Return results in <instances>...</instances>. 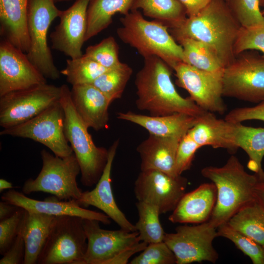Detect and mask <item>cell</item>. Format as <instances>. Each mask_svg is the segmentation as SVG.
<instances>
[{
	"label": "cell",
	"mask_w": 264,
	"mask_h": 264,
	"mask_svg": "<svg viewBox=\"0 0 264 264\" xmlns=\"http://www.w3.org/2000/svg\"><path fill=\"white\" fill-rule=\"evenodd\" d=\"M217 198L215 185L204 183L183 196L168 220L173 223L199 224L209 220Z\"/></svg>",
	"instance_id": "20"
},
{
	"label": "cell",
	"mask_w": 264,
	"mask_h": 264,
	"mask_svg": "<svg viewBox=\"0 0 264 264\" xmlns=\"http://www.w3.org/2000/svg\"><path fill=\"white\" fill-rule=\"evenodd\" d=\"M261 5H264V0H260Z\"/></svg>",
	"instance_id": "49"
},
{
	"label": "cell",
	"mask_w": 264,
	"mask_h": 264,
	"mask_svg": "<svg viewBox=\"0 0 264 264\" xmlns=\"http://www.w3.org/2000/svg\"><path fill=\"white\" fill-rule=\"evenodd\" d=\"M100 221L83 219L87 248L83 264H107L110 260L141 242L137 231L101 228Z\"/></svg>",
	"instance_id": "15"
},
{
	"label": "cell",
	"mask_w": 264,
	"mask_h": 264,
	"mask_svg": "<svg viewBox=\"0 0 264 264\" xmlns=\"http://www.w3.org/2000/svg\"><path fill=\"white\" fill-rule=\"evenodd\" d=\"M233 141L237 149L240 148L247 154L249 157L248 168L257 175L263 173L262 164L264 157V128L234 123Z\"/></svg>",
	"instance_id": "28"
},
{
	"label": "cell",
	"mask_w": 264,
	"mask_h": 264,
	"mask_svg": "<svg viewBox=\"0 0 264 264\" xmlns=\"http://www.w3.org/2000/svg\"><path fill=\"white\" fill-rule=\"evenodd\" d=\"M144 59L135 79L138 110L148 111L151 116L183 113L199 117L207 112L190 97L178 93L171 79L173 69L166 63L155 56Z\"/></svg>",
	"instance_id": "1"
},
{
	"label": "cell",
	"mask_w": 264,
	"mask_h": 264,
	"mask_svg": "<svg viewBox=\"0 0 264 264\" xmlns=\"http://www.w3.org/2000/svg\"><path fill=\"white\" fill-rule=\"evenodd\" d=\"M60 103L64 111V133L80 168L81 181L91 187L100 178L106 166L109 151L95 145L89 128L76 110L66 85L61 87Z\"/></svg>",
	"instance_id": "5"
},
{
	"label": "cell",
	"mask_w": 264,
	"mask_h": 264,
	"mask_svg": "<svg viewBox=\"0 0 264 264\" xmlns=\"http://www.w3.org/2000/svg\"><path fill=\"white\" fill-rule=\"evenodd\" d=\"M55 3L56 2H60L63 1H66L68 0H53Z\"/></svg>",
	"instance_id": "48"
},
{
	"label": "cell",
	"mask_w": 264,
	"mask_h": 264,
	"mask_svg": "<svg viewBox=\"0 0 264 264\" xmlns=\"http://www.w3.org/2000/svg\"><path fill=\"white\" fill-rule=\"evenodd\" d=\"M55 217L25 210L19 232L25 246L23 264H37Z\"/></svg>",
	"instance_id": "26"
},
{
	"label": "cell",
	"mask_w": 264,
	"mask_h": 264,
	"mask_svg": "<svg viewBox=\"0 0 264 264\" xmlns=\"http://www.w3.org/2000/svg\"><path fill=\"white\" fill-rule=\"evenodd\" d=\"M218 237L226 238L251 260L253 264H264V247L257 242L233 228L227 222L219 226Z\"/></svg>",
	"instance_id": "35"
},
{
	"label": "cell",
	"mask_w": 264,
	"mask_h": 264,
	"mask_svg": "<svg viewBox=\"0 0 264 264\" xmlns=\"http://www.w3.org/2000/svg\"><path fill=\"white\" fill-rule=\"evenodd\" d=\"M233 126L234 123L218 118L213 113L207 111L187 134L200 148L210 146L234 153L237 149L233 141Z\"/></svg>",
	"instance_id": "24"
},
{
	"label": "cell",
	"mask_w": 264,
	"mask_h": 264,
	"mask_svg": "<svg viewBox=\"0 0 264 264\" xmlns=\"http://www.w3.org/2000/svg\"><path fill=\"white\" fill-rule=\"evenodd\" d=\"M226 1H228L229 0H225Z\"/></svg>",
	"instance_id": "52"
},
{
	"label": "cell",
	"mask_w": 264,
	"mask_h": 264,
	"mask_svg": "<svg viewBox=\"0 0 264 264\" xmlns=\"http://www.w3.org/2000/svg\"><path fill=\"white\" fill-rule=\"evenodd\" d=\"M177 85L185 89L191 99L202 110L223 114L226 106L222 99V72L197 68L183 62L173 69Z\"/></svg>",
	"instance_id": "13"
},
{
	"label": "cell",
	"mask_w": 264,
	"mask_h": 264,
	"mask_svg": "<svg viewBox=\"0 0 264 264\" xmlns=\"http://www.w3.org/2000/svg\"><path fill=\"white\" fill-rule=\"evenodd\" d=\"M201 173L217 188L216 204L208 220L216 228L255 200L254 187L257 175L248 173L235 155H231L222 166H207L202 169Z\"/></svg>",
	"instance_id": "3"
},
{
	"label": "cell",
	"mask_w": 264,
	"mask_h": 264,
	"mask_svg": "<svg viewBox=\"0 0 264 264\" xmlns=\"http://www.w3.org/2000/svg\"><path fill=\"white\" fill-rule=\"evenodd\" d=\"M25 212V209L20 207L12 216L0 221V255H3L15 241Z\"/></svg>",
	"instance_id": "40"
},
{
	"label": "cell",
	"mask_w": 264,
	"mask_h": 264,
	"mask_svg": "<svg viewBox=\"0 0 264 264\" xmlns=\"http://www.w3.org/2000/svg\"><path fill=\"white\" fill-rule=\"evenodd\" d=\"M61 10L53 0H28L27 25L30 47L26 55L34 66L46 78L56 80L60 71L55 66L47 44V33L51 23Z\"/></svg>",
	"instance_id": "8"
},
{
	"label": "cell",
	"mask_w": 264,
	"mask_h": 264,
	"mask_svg": "<svg viewBox=\"0 0 264 264\" xmlns=\"http://www.w3.org/2000/svg\"><path fill=\"white\" fill-rule=\"evenodd\" d=\"M176 258L164 242L148 243L138 256L131 261L130 264H174Z\"/></svg>",
	"instance_id": "39"
},
{
	"label": "cell",
	"mask_w": 264,
	"mask_h": 264,
	"mask_svg": "<svg viewBox=\"0 0 264 264\" xmlns=\"http://www.w3.org/2000/svg\"><path fill=\"white\" fill-rule=\"evenodd\" d=\"M187 179L171 176L156 170L141 171L134 187L138 201L155 205L160 213L173 211L185 194Z\"/></svg>",
	"instance_id": "14"
},
{
	"label": "cell",
	"mask_w": 264,
	"mask_h": 264,
	"mask_svg": "<svg viewBox=\"0 0 264 264\" xmlns=\"http://www.w3.org/2000/svg\"><path fill=\"white\" fill-rule=\"evenodd\" d=\"M61 87L47 83L0 96V126L10 128L40 114L59 102Z\"/></svg>",
	"instance_id": "10"
},
{
	"label": "cell",
	"mask_w": 264,
	"mask_h": 264,
	"mask_svg": "<svg viewBox=\"0 0 264 264\" xmlns=\"http://www.w3.org/2000/svg\"><path fill=\"white\" fill-rule=\"evenodd\" d=\"M117 118L139 125L149 134L162 137H183L198 122V118L183 113L162 116L137 114L132 111L120 112Z\"/></svg>",
	"instance_id": "23"
},
{
	"label": "cell",
	"mask_w": 264,
	"mask_h": 264,
	"mask_svg": "<svg viewBox=\"0 0 264 264\" xmlns=\"http://www.w3.org/2000/svg\"><path fill=\"white\" fill-rule=\"evenodd\" d=\"M227 2L242 27H249L264 23V16L260 8V0H229Z\"/></svg>",
	"instance_id": "36"
},
{
	"label": "cell",
	"mask_w": 264,
	"mask_h": 264,
	"mask_svg": "<svg viewBox=\"0 0 264 264\" xmlns=\"http://www.w3.org/2000/svg\"><path fill=\"white\" fill-rule=\"evenodd\" d=\"M263 15L264 16V10L263 11V12H262Z\"/></svg>",
	"instance_id": "51"
},
{
	"label": "cell",
	"mask_w": 264,
	"mask_h": 264,
	"mask_svg": "<svg viewBox=\"0 0 264 264\" xmlns=\"http://www.w3.org/2000/svg\"><path fill=\"white\" fill-rule=\"evenodd\" d=\"M1 199L26 211L57 216L70 215L83 219L97 220L100 222L110 223V218L105 214L86 209L80 206L75 200H60L53 196L44 200L26 197L22 192L10 189L1 196Z\"/></svg>",
	"instance_id": "19"
},
{
	"label": "cell",
	"mask_w": 264,
	"mask_h": 264,
	"mask_svg": "<svg viewBox=\"0 0 264 264\" xmlns=\"http://www.w3.org/2000/svg\"><path fill=\"white\" fill-rule=\"evenodd\" d=\"M256 175L257 178L254 187L255 199L264 208V172Z\"/></svg>",
	"instance_id": "45"
},
{
	"label": "cell",
	"mask_w": 264,
	"mask_h": 264,
	"mask_svg": "<svg viewBox=\"0 0 264 264\" xmlns=\"http://www.w3.org/2000/svg\"><path fill=\"white\" fill-rule=\"evenodd\" d=\"M0 134L32 139L60 157L73 153L64 133V111L60 101L26 122L3 129Z\"/></svg>",
	"instance_id": "9"
},
{
	"label": "cell",
	"mask_w": 264,
	"mask_h": 264,
	"mask_svg": "<svg viewBox=\"0 0 264 264\" xmlns=\"http://www.w3.org/2000/svg\"><path fill=\"white\" fill-rule=\"evenodd\" d=\"M118 44L112 36L103 39L99 43L88 46L84 55L107 69L119 65Z\"/></svg>",
	"instance_id": "37"
},
{
	"label": "cell",
	"mask_w": 264,
	"mask_h": 264,
	"mask_svg": "<svg viewBox=\"0 0 264 264\" xmlns=\"http://www.w3.org/2000/svg\"><path fill=\"white\" fill-rule=\"evenodd\" d=\"M118 144L119 140H117L108 150L106 166L95 188L90 191L83 192L80 198L75 201L84 208L91 205L99 209L122 229L130 232L137 231L135 225L128 220L118 207L112 193L110 175Z\"/></svg>",
	"instance_id": "18"
},
{
	"label": "cell",
	"mask_w": 264,
	"mask_h": 264,
	"mask_svg": "<svg viewBox=\"0 0 264 264\" xmlns=\"http://www.w3.org/2000/svg\"><path fill=\"white\" fill-rule=\"evenodd\" d=\"M20 207L2 200L0 202V220L10 217Z\"/></svg>",
	"instance_id": "46"
},
{
	"label": "cell",
	"mask_w": 264,
	"mask_h": 264,
	"mask_svg": "<svg viewBox=\"0 0 264 264\" xmlns=\"http://www.w3.org/2000/svg\"><path fill=\"white\" fill-rule=\"evenodd\" d=\"M248 50H257L264 57V23L249 27H241L234 47L236 56Z\"/></svg>",
	"instance_id": "38"
},
{
	"label": "cell",
	"mask_w": 264,
	"mask_h": 264,
	"mask_svg": "<svg viewBox=\"0 0 264 264\" xmlns=\"http://www.w3.org/2000/svg\"><path fill=\"white\" fill-rule=\"evenodd\" d=\"M24 1V2L27 4V1L28 0H23Z\"/></svg>",
	"instance_id": "50"
},
{
	"label": "cell",
	"mask_w": 264,
	"mask_h": 264,
	"mask_svg": "<svg viewBox=\"0 0 264 264\" xmlns=\"http://www.w3.org/2000/svg\"><path fill=\"white\" fill-rule=\"evenodd\" d=\"M25 246L22 236L18 234L9 249L3 255L0 264H23Z\"/></svg>",
	"instance_id": "43"
},
{
	"label": "cell",
	"mask_w": 264,
	"mask_h": 264,
	"mask_svg": "<svg viewBox=\"0 0 264 264\" xmlns=\"http://www.w3.org/2000/svg\"><path fill=\"white\" fill-rule=\"evenodd\" d=\"M182 137L150 134L136 149L141 158V171L156 170L174 177L180 176L176 173V164L178 146Z\"/></svg>",
	"instance_id": "21"
},
{
	"label": "cell",
	"mask_w": 264,
	"mask_h": 264,
	"mask_svg": "<svg viewBox=\"0 0 264 264\" xmlns=\"http://www.w3.org/2000/svg\"><path fill=\"white\" fill-rule=\"evenodd\" d=\"M227 222L264 247V208L255 199L241 208Z\"/></svg>",
	"instance_id": "31"
},
{
	"label": "cell",
	"mask_w": 264,
	"mask_h": 264,
	"mask_svg": "<svg viewBox=\"0 0 264 264\" xmlns=\"http://www.w3.org/2000/svg\"><path fill=\"white\" fill-rule=\"evenodd\" d=\"M132 73V68L121 62L116 66L108 69L90 84L112 103L121 98Z\"/></svg>",
	"instance_id": "33"
},
{
	"label": "cell",
	"mask_w": 264,
	"mask_h": 264,
	"mask_svg": "<svg viewBox=\"0 0 264 264\" xmlns=\"http://www.w3.org/2000/svg\"><path fill=\"white\" fill-rule=\"evenodd\" d=\"M217 228L208 221L196 225H180L176 232L165 233L163 241L174 253L176 264L207 261L215 264L219 254L213 245Z\"/></svg>",
	"instance_id": "12"
},
{
	"label": "cell",
	"mask_w": 264,
	"mask_h": 264,
	"mask_svg": "<svg viewBox=\"0 0 264 264\" xmlns=\"http://www.w3.org/2000/svg\"><path fill=\"white\" fill-rule=\"evenodd\" d=\"M224 119L232 123L252 120L264 122V100L253 107L234 109L226 114Z\"/></svg>",
	"instance_id": "42"
},
{
	"label": "cell",
	"mask_w": 264,
	"mask_h": 264,
	"mask_svg": "<svg viewBox=\"0 0 264 264\" xmlns=\"http://www.w3.org/2000/svg\"><path fill=\"white\" fill-rule=\"evenodd\" d=\"M138 9L169 30L177 27L187 18L185 8L178 0H135L131 11Z\"/></svg>",
	"instance_id": "29"
},
{
	"label": "cell",
	"mask_w": 264,
	"mask_h": 264,
	"mask_svg": "<svg viewBox=\"0 0 264 264\" xmlns=\"http://www.w3.org/2000/svg\"><path fill=\"white\" fill-rule=\"evenodd\" d=\"M241 27L225 0H211L197 15L169 31L176 41L190 38L208 44L225 67L236 57L234 47Z\"/></svg>",
	"instance_id": "2"
},
{
	"label": "cell",
	"mask_w": 264,
	"mask_h": 264,
	"mask_svg": "<svg viewBox=\"0 0 264 264\" xmlns=\"http://www.w3.org/2000/svg\"><path fill=\"white\" fill-rule=\"evenodd\" d=\"M200 147L187 134L181 139L177 148L176 169L177 175L189 170L195 154Z\"/></svg>",
	"instance_id": "41"
},
{
	"label": "cell",
	"mask_w": 264,
	"mask_h": 264,
	"mask_svg": "<svg viewBox=\"0 0 264 264\" xmlns=\"http://www.w3.org/2000/svg\"><path fill=\"white\" fill-rule=\"evenodd\" d=\"M135 0H90L87 10L85 42L107 28L117 13L124 16L132 10Z\"/></svg>",
	"instance_id": "27"
},
{
	"label": "cell",
	"mask_w": 264,
	"mask_h": 264,
	"mask_svg": "<svg viewBox=\"0 0 264 264\" xmlns=\"http://www.w3.org/2000/svg\"><path fill=\"white\" fill-rule=\"evenodd\" d=\"M71 98L78 113L88 128L100 131L108 128L111 102L91 84L73 86Z\"/></svg>",
	"instance_id": "22"
},
{
	"label": "cell",
	"mask_w": 264,
	"mask_h": 264,
	"mask_svg": "<svg viewBox=\"0 0 264 264\" xmlns=\"http://www.w3.org/2000/svg\"><path fill=\"white\" fill-rule=\"evenodd\" d=\"M223 95L258 103L264 100V57L243 52L226 66Z\"/></svg>",
	"instance_id": "11"
},
{
	"label": "cell",
	"mask_w": 264,
	"mask_h": 264,
	"mask_svg": "<svg viewBox=\"0 0 264 264\" xmlns=\"http://www.w3.org/2000/svg\"><path fill=\"white\" fill-rule=\"evenodd\" d=\"M46 83L26 54L7 40L0 44V96Z\"/></svg>",
	"instance_id": "16"
},
{
	"label": "cell",
	"mask_w": 264,
	"mask_h": 264,
	"mask_svg": "<svg viewBox=\"0 0 264 264\" xmlns=\"http://www.w3.org/2000/svg\"><path fill=\"white\" fill-rule=\"evenodd\" d=\"M120 20L121 26L117 29L119 39L135 48L144 58L157 57L173 70L183 62L182 47L167 26L146 20L138 10L131 11Z\"/></svg>",
	"instance_id": "4"
},
{
	"label": "cell",
	"mask_w": 264,
	"mask_h": 264,
	"mask_svg": "<svg viewBox=\"0 0 264 264\" xmlns=\"http://www.w3.org/2000/svg\"><path fill=\"white\" fill-rule=\"evenodd\" d=\"M185 8L187 17L197 15L211 0H178Z\"/></svg>",
	"instance_id": "44"
},
{
	"label": "cell",
	"mask_w": 264,
	"mask_h": 264,
	"mask_svg": "<svg viewBox=\"0 0 264 264\" xmlns=\"http://www.w3.org/2000/svg\"><path fill=\"white\" fill-rule=\"evenodd\" d=\"M27 6L23 0H0L1 33L26 54L30 47Z\"/></svg>",
	"instance_id": "25"
},
{
	"label": "cell",
	"mask_w": 264,
	"mask_h": 264,
	"mask_svg": "<svg viewBox=\"0 0 264 264\" xmlns=\"http://www.w3.org/2000/svg\"><path fill=\"white\" fill-rule=\"evenodd\" d=\"M176 41L182 47L184 63L205 71H223L224 66L216 51L208 44L190 38H182Z\"/></svg>",
	"instance_id": "30"
},
{
	"label": "cell",
	"mask_w": 264,
	"mask_h": 264,
	"mask_svg": "<svg viewBox=\"0 0 264 264\" xmlns=\"http://www.w3.org/2000/svg\"><path fill=\"white\" fill-rule=\"evenodd\" d=\"M13 187L12 183L3 178L0 179V192L5 189H12Z\"/></svg>",
	"instance_id": "47"
},
{
	"label": "cell",
	"mask_w": 264,
	"mask_h": 264,
	"mask_svg": "<svg viewBox=\"0 0 264 264\" xmlns=\"http://www.w3.org/2000/svg\"><path fill=\"white\" fill-rule=\"evenodd\" d=\"M136 206L138 220L135 226L141 241L147 243L163 241L166 233L159 220L160 213L158 207L140 201L136 202Z\"/></svg>",
	"instance_id": "32"
},
{
	"label": "cell",
	"mask_w": 264,
	"mask_h": 264,
	"mask_svg": "<svg viewBox=\"0 0 264 264\" xmlns=\"http://www.w3.org/2000/svg\"><path fill=\"white\" fill-rule=\"evenodd\" d=\"M83 219L55 216L37 264H83L88 244Z\"/></svg>",
	"instance_id": "6"
},
{
	"label": "cell",
	"mask_w": 264,
	"mask_h": 264,
	"mask_svg": "<svg viewBox=\"0 0 264 264\" xmlns=\"http://www.w3.org/2000/svg\"><path fill=\"white\" fill-rule=\"evenodd\" d=\"M90 0H76L61 11L60 22L50 35L51 47L71 59L83 55L82 47L87 29V10Z\"/></svg>",
	"instance_id": "17"
},
{
	"label": "cell",
	"mask_w": 264,
	"mask_h": 264,
	"mask_svg": "<svg viewBox=\"0 0 264 264\" xmlns=\"http://www.w3.org/2000/svg\"><path fill=\"white\" fill-rule=\"evenodd\" d=\"M41 156L43 166L40 173L36 178L24 182L22 192L25 195L38 192L50 193L64 201L79 199L83 191L77 183L80 168L74 154L60 157L43 150Z\"/></svg>",
	"instance_id": "7"
},
{
	"label": "cell",
	"mask_w": 264,
	"mask_h": 264,
	"mask_svg": "<svg viewBox=\"0 0 264 264\" xmlns=\"http://www.w3.org/2000/svg\"><path fill=\"white\" fill-rule=\"evenodd\" d=\"M108 69L83 54L78 58L67 59L66 67L60 73L73 86L90 84Z\"/></svg>",
	"instance_id": "34"
}]
</instances>
